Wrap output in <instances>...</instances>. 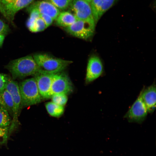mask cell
I'll list each match as a JSON object with an SVG mask.
<instances>
[{
	"label": "cell",
	"mask_w": 156,
	"mask_h": 156,
	"mask_svg": "<svg viewBox=\"0 0 156 156\" xmlns=\"http://www.w3.org/2000/svg\"><path fill=\"white\" fill-rule=\"evenodd\" d=\"M7 68L14 78L34 75L40 70L33 57L29 55L11 61Z\"/></svg>",
	"instance_id": "cell-1"
},
{
	"label": "cell",
	"mask_w": 156,
	"mask_h": 156,
	"mask_svg": "<svg viewBox=\"0 0 156 156\" xmlns=\"http://www.w3.org/2000/svg\"><path fill=\"white\" fill-rule=\"evenodd\" d=\"M33 58L39 67L40 70L51 74L62 72L72 62L46 54H35Z\"/></svg>",
	"instance_id": "cell-2"
},
{
	"label": "cell",
	"mask_w": 156,
	"mask_h": 156,
	"mask_svg": "<svg viewBox=\"0 0 156 156\" xmlns=\"http://www.w3.org/2000/svg\"><path fill=\"white\" fill-rule=\"evenodd\" d=\"M19 86L21 96L20 106H28L40 103L42 98L34 78L26 79Z\"/></svg>",
	"instance_id": "cell-3"
},
{
	"label": "cell",
	"mask_w": 156,
	"mask_h": 156,
	"mask_svg": "<svg viewBox=\"0 0 156 156\" xmlns=\"http://www.w3.org/2000/svg\"><path fill=\"white\" fill-rule=\"evenodd\" d=\"M95 23L94 20H77L72 25L65 27V30L72 35L84 40L89 39L93 36Z\"/></svg>",
	"instance_id": "cell-4"
},
{
	"label": "cell",
	"mask_w": 156,
	"mask_h": 156,
	"mask_svg": "<svg viewBox=\"0 0 156 156\" xmlns=\"http://www.w3.org/2000/svg\"><path fill=\"white\" fill-rule=\"evenodd\" d=\"M142 90L138 97L124 117L130 122L142 123L145 119L148 112L142 97Z\"/></svg>",
	"instance_id": "cell-5"
},
{
	"label": "cell",
	"mask_w": 156,
	"mask_h": 156,
	"mask_svg": "<svg viewBox=\"0 0 156 156\" xmlns=\"http://www.w3.org/2000/svg\"><path fill=\"white\" fill-rule=\"evenodd\" d=\"M5 89L11 94L14 104L13 120L9 129L10 134L18 123V114L21 105V99L19 86L17 82L9 79Z\"/></svg>",
	"instance_id": "cell-6"
},
{
	"label": "cell",
	"mask_w": 156,
	"mask_h": 156,
	"mask_svg": "<svg viewBox=\"0 0 156 156\" xmlns=\"http://www.w3.org/2000/svg\"><path fill=\"white\" fill-rule=\"evenodd\" d=\"M73 88L71 82L66 75L61 72L54 74L51 87V97L57 94L67 95L72 92Z\"/></svg>",
	"instance_id": "cell-7"
},
{
	"label": "cell",
	"mask_w": 156,
	"mask_h": 156,
	"mask_svg": "<svg viewBox=\"0 0 156 156\" xmlns=\"http://www.w3.org/2000/svg\"><path fill=\"white\" fill-rule=\"evenodd\" d=\"M54 74L39 70L34 75L39 93L42 99L51 98V87Z\"/></svg>",
	"instance_id": "cell-8"
},
{
	"label": "cell",
	"mask_w": 156,
	"mask_h": 156,
	"mask_svg": "<svg viewBox=\"0 0 156 156\" xmlns=\"http://www.w3.org/2000/svg\"><path fill=\"white\" fill-rule=\"evenodd\" d=\"M77 20H94L90 5L84 0H73L70 5Z\"/></svg>",
	"instance_id": "cell-9"
},
{
	"label": "cell",
	"mask_w": 156,
	"mask_h": 156,
	"mask_svg": "<svg viewBox=\"0 0 156 156\" xmlns=\"http://www.w3.org/2000/svg\"><path fill=\"white\" fill-rule=\"evenodd\" d=\"M103 71V64L100 58L96 55L91 56L88 60L87 66L86 83H90L99 77Z\"/></svg>",
	"instance_id": "cell-10"
},
{
	"label": "cell",
	"mask_w": 156,
	"mask_h": 156,
	"mask_svg": "<svg viewBox=\"0 0 156 156\" xmlns=\"http://www.w3.org/2000/svg\"><path fill=\"white\" fill-rule=\"evenodd\" d=\"M116 0H92L90 3L93 16L95 23L103 14L113 5Z\"/></svg>",
	"instance_id": "cell-11"
},
{
	"label": "cell",
	"mask_w": 156,
	"mask_h": 156,
	"mask_svg": "<svg viewBox=\"0 0 156 156\" xmlns=\"http://www.w3.org/2000/svg\"><path fill=\"white\" fill-rule=\"evenodd\" d=\"M142 97L148 112L152 113L154 111L156 102V86L155 83L146 88H143Z\"/></svg>",
	"instance_id": "cell-12"
},
{
	"label": "cell",
	"mask_w": 156,
	"mask_h": 156,
	"mask_svg": "<svg viewBox=\"0 0 156 156\" xmlns=\"http://www.w3.org/2000/svg\"><path fill=\"white\" fill-rule=\"evenodd\" d=\"M34 0H15L12 3L5 5L6 18L11 21H13L17 12L29 5Z\"/></svg>",
	"instance_id": "cell-13"
},
{
	"label": "cell",
	"mask_w": 156,
	"mask_h": 156,
	"mask_svg": "<svg viewBox=\"0 0 156 156\" xmlns=\"http://www.w3.org/2000/svg\"><path fill=\"white\" fill-rule=\"evenodd\" d=\"M38 10L40 14H44L56 20L60 13V11L50 2L42 1L36 2L32 5Z\"/></svg>",
	"instance_id": "cell-14"
},
{
	"label": "cell",
	"mask_w": 156,
	"mask_h": 156,
	"mask_svg": "<svg viewBox=\"0 0 156 156\" xmlns=\"http://www.w3.org/2000/svg\"><path fill=\"white\" fill-rule=\"evenodd\" d=\"M77 20L73 14L68 12H60L56 19V24L65 27L72 25Z\"/></svg>",
	"instance_id": "cell-15"
},
{
	"label": "cell",
	"mask_w": 156,
	"mask_h": 156,
	"mask_svg": "<svg viewBox=\"0 0 156 156\" xmlns=\"http://www.w3.org/2000/svg\"><path fill=\"white\" fill-rule=\"evenodd\" d=\"M0 105L13 115L14 104L12 96L6 90L0 91Z\"/></svg>",
	"instance_id": "cell-16"
},
{
	"label": "cell",
	"mask_w": 156,
	"mask_h": 156,
	"mask_svg": "<svg viewBox=\"0 0 156 156\" xmlns=\"http://www.w3.org/2000/svg\"><path fill=\"white\" fill-rule=\"evenodd\" d=\"M45 105L48 113L52 116L58 117L64 113V107L56 104L52 102L47 103Z\"/></svg>",
	"instance_id": "cell-17"
},
{
	"label": "cell",
	"mask_w": 156,
	"mask_h": 156,
	"mask_svg": "<svg viewBox=\"0 0 156 156\" xmlns=\"http://www.w3.org/2000/svg\"><path fill=\"white\" fill-rule=\"evenodd\" d=\"M30 9V14L27 22V26L30 31L36 20L40 17V14L38 9L32 5Z\"/></svg>",
	"instance_id": "cell-18"
},
{
	"label": "cell",
	"mask_w": 156,
	"mask_h": 156,
	"mask_svg": "<svg viewBox=\"0 0 156 156\" xmlns=\"http://www.w3.org/2000/svg\"><path fill=\"white\" fill-rule=\"evenodd\" d=\"M10 123L8 112L0 105V127H8Z\"/></svg>",
	"instance_id": "cell-19"
},
{
	"label": "cell",
	"mask_w": 156,
	"mask_h": 156,
	"mask_svg": "<svg viewBox=\"0 0 156 156\" xmlns=\"http://www.w3.org/2000/svg\"><path fill=\"white\" fill-rule=\"evenodd\" d=\"M51 98L53 102L62 106H64L66 103L68 97L66 94L63 93H59L52 95Z\"/></svg>",
	"instance_id": "cell-20"
},
{
	"label": "cell",
	"mask_w": 156,
	"mask_h": 156,
	"mask_svg": "<svg viewBox=\"0 0 156 156\" xmlns=\"http://www.w3.org/2000/svg\"><path fill=\"white\" fill-rule=\"evenodd\" d=\"M47 1L59 10H64L69 6L73 0H45Z\"/></svg>",
	"instance_id": "cell-21"
},
{
	"label": "cell",
	"mask_w": 156,
	"mask_h": 156,
	"mask_svg": "<svg viewBox=\"0 0 156 156\" xmlns=\"http://www.w3.org/2000/svg\"><path fill=\"white\" fill-rule=\"evenodd\" d=\"M46 28L45 23L40 16L36 20L30 31L33 32H37L42 31Z\"/></svg>",
	"instance_id": "cell-22"
},
{
	"label": "cell",
	"mask_w": 156,
	"mask_h": 156,
	"mask_svg": "<svg viewBox=\"0 0 156 156\" xmlns=\"http://www.w3.org/2000/svg\"><path fill=\"white\" fill-rule=\"evenodd\" d=\"M9 127H0V144L5 143L7 140L8 135Z\"/></svg>",
	"instance_id": "cell-23"
},
{
	"label": "cell",
	"mask_w": 156,
	"mask_h": 156,
	"mask_svg": "<svg viewBox=\"0 0 156 156\" xmlns=\"http://www.w3.org/2000/svg\"><path fill=\"white\" fill-rule=\"evenodd\" d=\"M9 79L5 75L0 74V91L5 89Z\"/></svg>",
	"instance_id": "cell-24"
},
{
	"label": "cell",
	"mask_w": 156,
	"mask_h": 156,
	"mask_svg": "<svg viewBox=\"0 0 156 156\" xmlns=\"http://www.w3.org/2000/svg\"><path fill=\"white\" fill-rule=\"evenodd\" d=\"M9 31L8 25L0 19V34L5 35Z\"/></svg>",
	"instance_id": "cell-25"
},
{
	"label": "cell",
	"mask_w": 156,
	"mask_h": 156,
	"mask_svg": "<svg viewBox=\"0 0 156 156\" xmlns=\"http://www.w3.org/2000/svg\"><path fill=\"white\" fill-rule=\"evenodd\" d=\"M40 16L45 23L47 28L52 24L54 20L51 16L46 14H41Z\"/></svg>",
	"instance_id": "cell-26"
},
{
	"label": "cell",
	"mask_w": 156,
	"mask_h": 156,
	"mask_svg": "<svg viewBox=\"0 0 156 156\" xmlns=\"http://www.w3.org/2000/svg\"><path fill=\"white\" fill-rule=\"evenodd\" d=\"M14 0H0V2L4 6L5 5L12 3Z\"/></svg>",
	"instance_id": "cell-27"
},
{
	"label": "cell",
	"mask_w": 156,
	"mask_h": 156,
	"mask_svg": "<svg viewBox=\"0 0 156 156\" xmlns=\"http://www.w3.org/2000/svg\"><path fill=\"white\" fill-rule=\"evenodd\" d=\"M0 12L6 18V15L4 8V6L0 2Z\"/></svg>",
	"instance_id": "cell-28"
},
{
	"label": "cell",
	"mask_w": 156,
	"mask_h": 156,
	"mask_svg": "<svg viewBox=\"0 0 156 156\" xmlns=\"http://www.w3.org/2000/svg\"><path fill=\"white\" fill-rule=\"evenodd\" d=\"M5 37V35L0 34V47H1L3 44Z\"/></svg>",
	"instance_id": "cell-29"
},
{
	"label": "cell",
	"mask_w": 156,
	"mask_h": 156,
	"mask_svg": "<svg viewBox=\"0 0 156 156\" xmlns=\"http://www.w3.org/2000/svg\"><path fill=\"white\" fill-rule=\"evenodd\" d=\"M88 3H90L92 0H84Z\"/></svg>",
	"instance_id": "cell-30"
}]
</instances>
